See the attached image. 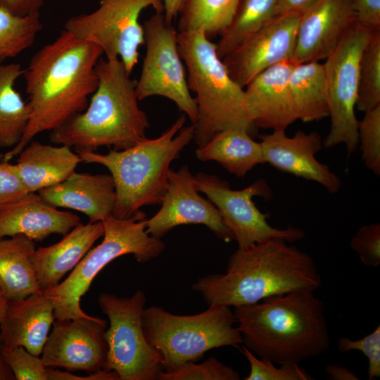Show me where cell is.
Returning a JSON list of instances; mask_svg holds the SVG:
<instances>
[{
	"label": "cell",
	"instance_id": "6da1fadb",
	"mask_svg": "<svg viewBox=\"0 0 380 380\" xmlns=\"http://www.w3.org/2000/svg\"><path fill=\"white\" fill-rule=\"evenodd\" d=\"M103 54L96 44L65 30L34 53L23 74L29 122L20 141L0 156L2 160L9 162L37 135L60 127L87 108L98 86L96 65Z\"/></svg>",
	"mask_w": 380,
	"mask_h": 380
},
{
	"label": "cell",
	"instance_id": "7a4b0ae2",
	"mask_svg": "<svg viewBox=\"0 0 380 380\" xmlns=\"http://www.w3.org/2000/svg\"><path fill=\"white\" fill-rule=\"evenodd\" d=\"M287 241L271 239L230 256L224 274L199 278L191 286L208 305L238 307L272 296L319 289L321 276L312 257Z\"/></svg>",
	"mask_w": 380,
	"mask_h": 380
},
{
	"label": "cell",
	"instance_id": "3957f363",
	"mask_svg": "<svg viewBox=\"0 0 380 380\" xmlns=\"http://www.w3.org/2000/svg\"><path fill=\"white\" fill-rule=\"evenodd\" d=\"M233 312L244 346L260 358L299 365L329 348L324 304L313 290L270 296Z\"/></svg>",
	"mask_w": 380,
	"mask_h": 380
},
{
	"label": "cell",
	"instance_id": "277c9868",
	"mask_svg": "<svg viewBox=\"0 0 380 380\" xmlns=\"http://www.w3.org/2000/svg\"><path fill=\"white\" fill-rule=\"evenodd\" d=\"M99 83L87 108L51 132V142L75 151H117L146 138L149 122L138 104L137 80L119 58H101L96 65Z\"/></svg>",
	"mask_w": 380,
	"mask_h": 380
},
{
	"label": "cell",
	"instance_id": "5b68a950",
	"mask_svg": "<svg viewBox=\"0 0 380 380\" xmlns=\"http://www.w3.org/2000/svg\"><path fill=\"white\" fill-rule=\"evenodd\" d=\"M185 122L184 114L159 137L146 138L125 150L110 148L106 154L75 151L82 162L100 164L109 170L115 189L114 217L127 218L144 206L161 204L170 165L194 138V125L183 128Z\"/></svg>",
	"mask_w": 380,
	"mask_h": 380
},
{
	"label": "cell",
	"instance_id": "8992f818",
	"mask_svg": "<svg viewBox=\"0 0 380 380\" xmlns=\"http://www.w3.org/2000/svg\"><path fill=\"white\" fill-rule=\"evenodd\" d=\"M177 40L189 88L196 93L198 119L193 124V139L198 147L227 129H245L253 137L257 127L249 114L245 90L229 75L216 44L201 30L178 32Z\"/></svg>",
	"mask_w": 380,
	"mask_h": 380
},
{
	"label": "cell",
	"instance_id": "52a82bcc",
	"mask_svg": "<svg viewBox=\"0 0 380 380\" xmlns=\"http://www.w3.org/2000/svg\"><path fill=\"white\" fill-rule=\"evenodd\" d=\"M146 219V214L139 210L127 218L110 215L103 221L101 243L87 252L63 281L43 291L53 304L55 319L90 317L82 310L80 300L99 272L113 260L132 254L137 262L145 263L164 251L165 245L161 239L147 233Z\"/></svg>",
	"mask_w": 380,
	"mask_h": 380
},
{
	"label": "cell",
	"instance_id": "ba28073f",
	"mask_svg": "<svg viewBox=\"0 0 380 380\" xmlns=\"http://www.w3.org/2000/svg\"><path fill=\"white\" fill-rule=\"evenodd\" d=\"M208 306L204 312L191 315H174L158 306L144 308V332L160 355L162 371L196 362L211 349L243 343L230 307Z\"/></svg>",
	"mask_w": 380,
	"mask_h": 380
},
{
	"label": "cell",
	"instance_id": "9c48e42d",
	"mask_svg": "<svg viewBox=\"0 0 380 380\" xmlns=\"http://www.w3.org/2000/svg\"><path fill=\"white\" fill-rule=\"evenodd\" d=\"M146 301L141 290L130 297L103 293L98 299L109 320L106 369L116 372L120 380H158L162 371L160 355L148 342L143 329Z\"/></svg>",
	"mask_w": 380,
	"mask_h": 380
},
{
	"label": "cell",
	"instance_id": "30bf717a",
	"mask_svg": "<svg viewBox=\"0 0 380 380\" xmlns=\"http://www.w3.org/2000/svg\"><path fill=\"white\" fill-rule=\"evenodd\" d=\"M372 30L353 23L323 63L330 118V129L323 147L343 144L347 154L358 146L355 109L357 99L359 65Z\"/></svg>",
	"mask_w": 380,
	"mask_h": 380
},
{
	"label": "cell",
	"instance_id": "8fae6325",
	"mask_svg": "<svg viewBox=\"0 0 380 380\" xmlns=\"http://www.w3.org/2000/svg\"><path fill=\"white\" fill-rule=\"evenodd\" d=\"M99 7L89 13L70 18L64 30L75 37L98 45L106 58H119L132 73L144 44L141 12L151 7L163 13L162 0H98Z\"/></svg>",
	"mask_w": 380,
	"mask_h": 380
},
{
	"label": "cell",
	"instance_id": "7c38bea8",
	"mask_svg": "<svg viewBox=\"0 0 380 380\" xmlns=\"http://www.w3.org/2000/svg\"><path fill=\"white\" fill-rule=\"evenodd\" d=\"M198 192L204 194L219 211L227 227L234 235L239 249L275 239L289 243L302 239L301 229L288 226L278 229L267 221V215L255 205L253 198L265 200L272 197V191L265 179H258L244 189H232L228 182L215 175L199 172L194 175Z\"/></svg>",
	"mask_w": 380,
	"mask_h": 380
},
{
	"label": "cell",
	"instance_id": "4fadbf2b",
	"mask_svg": "<svg viewBox=\"0 0 380 380\" xmlns=\"http://www.w3.org/2000/svg\"><path fill=\"white\" fill-rule=\"evenodd\" d=\"M146 51L136 92L139 101L153 96L174 102L196 123L198 110L190 93L186 70L178 48V32L163 13H156L143 23Z\"/></svg>",
	"mask_w": 380,
	"mask_h": 380
},
{
	"label": "cell",
	"instance_id": "5bb4252c",
	"mask_svg": "<svg viewBox=\"0 0 380 380\" xmlns=\"http://www.w3.org/2000/svg\"><path fill=\"white\" fill-rule=\"evenodd\" d=\"M52 326L41 354L46 367L89 373L106 369V320L93 316L77 319H55Z\"/></svg>",
	"mask_w": 380,
	"mask_h": 380
},
{
	"label": "cell",
	"instance_id": "9a60e30c",
	"mask_svg": "<svg viewBox=\"0 0 380 380\" xmlns=\"http://www.w3.org/2000/svg\"><path fill=\"white\" fill-rule=\"evenodd\" d=\"M160 205L152 217L146 219V232L153 236L162 239L180 225L203 224L219 239L226 242L234 240L214 204L199 195L194 175L186 165L177 171L170 170Z\"/></svg>",
	"mask_w": 380,
	"mask_h": 380
},
{
	"label": "cell",
	"instance_id": "2e32d148",
	"mask_svg": "<svg viewBox=\"0 0 380 380\" xmlns=\"http://www.w3.org/2000/svg\"><path fill=\"white\" fill-rule=\"evenodd\" d=\"M301 14L277 15L239 47L222 58L232 78L244 88L265 69L291 60Z\"/></svg>",
	"mask_w": 380,
	"mask_h": 380
},
{
	"label": "cell",
	"instance_id": "e0dca14e",
	"mask_svg": "<svg viewBox=\"0 0 380 380\" xmlns=\"http://www.w3.org/2000/svg\"><path fill=\"white\" fill-rule=\"evenodd\" d=\"M265 163L279 171L322 185L329 193L336 194L341 180L329 167L316 158L323 148L317 132L297 131L293 137L286 130H274L260 137Z\"/></svg>",
	"mask_w": 380,
	"mask_h": 380
},
{
	"label": "cell",
	"instance_id": "ac0fdd59",
	"mask_svg": "<svg viewBox=\"0 0 380 380\" xmlns=\"http://www.w3.org/2000/svg\"><path fill=\"white\" fill-rule=\"evenodd\" d=\"M354 23L350 0H319L300 15L291 60L325 59Z\"/></svg>",
	"mask_w": 380,
	"mask_h": 380
},
{
	"label": "cell",
	"instance_id": "d6986e66",
	"mask_svg": "<svg viewBox=\"0 0 380 380\" xmlns=\"http://www.w3.org/2000/svg\"><path fill=\"white\" fill-rule=\"evenodd\" d=\"M294 64L287 60L272 65L245 87L249 114L257 128L286 130L298 120L289 84Z\"/></svg>",
	"mask_w": 380,
	"mask_h": 380
},
{
	"label": "cell",
	"instance_id": "ffe728a7",
	"mask_svg": "<svg viewBox=\"0 0 380 380\" xmlns=\"http://www.w3.org/2000/svg\"><path fill=\"white\" fill-rule=\"evenodd\" d=\"M80 222L78 215L58 210L37 192L28 193L0 208V239L23 234L42 241L53 234L64 236Z\"/></svg>",
	"mask_w": 380,
	"mask_h": 380
},
{
	"label": "cell",
	"instance_id": "44dd1931",
	"mask_svg": "<svg viewBox=\"0 0 380 380\" xmlns=\"http://www.w3.org/2000/svg\"><path fill=\"white\" fill-rule=\"evenodd\" d=\"M37 194L56 208L84 213L91 222H103L112 215L115 203V184L110 174L75 172L65 180Z\"/></svg>",
	"mask_w": 380,
	"mask_h": 380
},
{
	"label": "cell",
	"instance_id": "7402d4cb",
	"mask_svg": "<svg viewBox=\"0 0 380 380\" xmlns=\"http://www.w3.org/2000/svg\"><path fill=\"white\" fill-rule=\"evenodd\" d=\"M55 320L53 306L43 293L8 300L0 324V339L6 348L23 346L39 356Z\"/></svg>",
	"mask_w": 380,
	"mask_h": 380
},
{
	"label": "cell",
	"instance_id": "603a6c76",
	"mask_svg": "<svg viewBox=\"0 0 380 380\" xmlns=\"http://www.w3.org/2000/svg\"><path fill=\"white\" fill-rule=\"evenodd\" d=\"M103 234L101 221L80 222L58 242L35 249L32 261L42 291L58 285Z\"/></svg>",
	"mask_w": 380,
	"mask_h": 380
},
{
	"label": "cell",
	"instance_id": "cb8c5ba5",
	"mask_svg": "<svg viewBox=\"0 0 380 380\" xmlns=\"http://www.w3.org/2000/svg\"><path fill=\"white\" fill-rule=\"evenodd\" d=\"M18 156L15 165L29 193L65 180L82 162L78 153L68 146H52L33 140Z\"/></svg>",
	"mask_w": 380,
	"mask_h": 380
},
{
	"label": "cell",
	"instance_id": "d4e9b609",
	"mask_svg": "<svg viewBox=\"0 0 380 380\" xmlns=\"http://www.w3.org/2000/svg\"><path fill=\"white\" fill-rule=\"evenodd\" d=\"M201 161H216L228 172L243 177L256 165L265 163L260 141L245 129L232 128L215 134L196 150Z\"/></svg>",
	"mask_w": 380,
	"mask_h": 380
},
{
	"label": "cell",
	"instance_id": "484cf974",
	"mask_svg": "<svg viewBox=\"0 0 380 380\" xmlns=\"http://www.w3.org/2000/svg\"><path fill=\"white\" fill-rule=\"evenodd\" d=\"M35 249L23 234L0 239V287L8 300L43 293L32 261Z\"/></svg>",
	"mask_w": 380,
	"mask_h": 380
},
{
	"label": "cell",
	"instance_id": "4316f807",
	"mask_svg": "<svg viewBox=\"0 0 380 380\" xmlns=\"http://www.w3.org/2000/svg\"><path fill=\"white\" fill-rule=\"evenodd\" d=\"M289 84L298 120L310 122L329 117L323 64L316 61L295 63Z\"/></svg>",
	"mask_w": 380,
	"mask_h": 380
},
{
	"label": "cell",
	"instance_id": "83f0119b",
	"mask_svg": "<svg viewBox=\"0 0 380 380\" xmlns=\"http://www.w3.org/2000/svg\"><path fill=\"white\" fill-rule=\"evenodd\" d=\"M24 69L20 63L0 65V147L13 148L27 128L30 109L15 87Z\"/></svg>",
	"mask_w": 380,
	"mask_h": 380
},
{
	"label": "cell",
	"instance_id": "f1b7e54d",
	"mask_svg": "<svg viewBox=\"0 0 380 380\" xmlns=\"http://www.w3.org/2000/svg\"><path fill=\"white\" fill-rule=\"evenodd\" d=\"M277 0H240L236 13L216 44L222 58L260 32L276 16Z\"/></svg>",
	"mask_w": 380,
	"mask_h": 380
},
{
	"label": "cell",
	"instance_id": "f546056e",
	"mask_svg": "<svg viewBox=\"0 0 380 380\" xmlns=\"http://www.w3.org/2000/svg\"><path fill=\"white\" fill-rule=\"evenodd\" d=\"M240 0H186L179 32L203 31L208 38L221 34L231 23Z\"/></svg>",
	"mask_w": 380,
	"mask_h": 380
},
{
	"label": "cell",
	"instance_id": "4dcf8cb0",
	"mask_svg": "<svg viewBox=\"0 0 380 380\" xmlns=\"http://www.w3.org/2000/svg\"><path fill=\"white\" fill-rule=\"evenodd\" d=\"M42 28L39 13L20 16L0 6V63L30 48Z\"/></svg>",
	"mask_w": 380,
	"mask_h": 380
},
{
	"label": "cell",
	"instance_id": "1f68e13d",
	"mask_svg": "<svg viewBox=\"0 0 380 380\" xmlns=\"http://www.w3.org/2000/svg\"><path fill=\"white\" fill-rule=\"evenodd\" d=\"M380 105V30H372L360 61L356 108L362 112Z\"/></svg>",
	"mask_w": 380,
	"mask_h": 380
},
{
	"label": "cell",
	"instance_id": "d6a6232c",
	"mask_svg": "<svg viewBox=\"0 0 380 380\" xmlns=\"http://www.w3.org/2000/svg\"><path fill=\"white\" fill-rule=\"evenodd\" d=\"M358 146L367 169L380 175V105L364 112L357 122Z\"/></svg>",
	"mask_w": 380,
	"mask_h": 380
},
{
	"label": "cell",
	"instance_id": "836d02e7",
	"mask_svg": "<svg viewBox=\"0 0 380 380\" xmlns=\"http://www.w3.org/2000/svg\"><path fill=\"white\" fill-rule=\"evenodd\" d=\"M238 372L215 357L202 363H185L170 371H161L158 380H239Z\"/></svg>",
	"mask_w": 380,
	"mask_h": 380
},
{
	"label": "cell",
	"instance_id": "e575fe53",
	"mask_svg": "<svg viewBox=\"0 0 380 380\" xmlns=\"http://www.w3.org/2000/svg\"><path fill=\"white\" fill-rule=\"evenodd\" d=\"M250 364L251 371L246 380H309L312 378L298 364L275 363L257 357L244 346L241 350Z\"/></svg>",
	"mask_w": 380,
	"mask_h": 380
},
{
	"label": "cell",
	"instance_id": "d590c367",
	"mask_svg": "<svg viewBox=\"0 0 380 380\" xmlns=\"http://www.w3.org/2000/svg\"><path fill=\"white\" fill-rule=\"evenodd\" d=\"M1 353L15 380H49L46 367L39 356L31 354L24 347L2 346Z\"/></svg>",
	"mask_w": 380,
	"mask_h": 380
},
{
	"label": "cell",
	"instance_id": "8d00e7d4",
	"mask_svg": "<svg viewBox=\"0 0 380 380\" xmlns=\"http://www.w3.org/2000/svg\"><path fill=\"white\" fill-rule=\"evenodd\" d=\"M338 350L341 353H348L352 350L362 352L367 358L368 379L374 380L380 377V326L358 340H352L347 337L341 338L337 343Z\"/></svg>",
	"mask_w": 380,
	"mask_h": 380
},
{
	"label": "cell",
	"instance_id": "74e56055",
	"mask_svg": "<svg viewBox=\"0 0 380 380\" xmlns=\"http://www.w3.org/2000/svg\"><path fill=\"white\" fill-rule=\"evenodd\" d=\"M350 246L360 261L368 267L380 264V224L362 225L353 237Z\"/></svg>",
	"mask_w": 380,
	"mask_h": 380
},
{
	"label": "cell",
	"instance_id": "f35d334b",
	"mask_svg": "<svg viewBox=\"0 0 380 380\" xmlns=\"http://www.w3.org/2000/svg\"><path fill=\"white\" fill-rule=\"evenodd\" d=\"M15 165L0 160V208L28 194Z\"/></svg>",
	"mask_w": 380,
	"mask_h": 380
},
{
	"label": "cell",
	"instance_id": "ab89813d",
	"mask_svg": "<svg viewBox=\"0 0 380 380\" xmlns=\"http://www.w3.org/2000/svg\"><path fill=\"white\" fill-rule=\"evenodd\" d=\"M357 25L369 30H380V0H350Z\"/></svg>",
	"mask_w": 380,
	"mask_h": 380
},
{
	"label": "cell",
	"instance_id": "60d3db41",
	"mask_svg": "<svg viewBox=\"0 0 380 380\" xmlns=\"http://www.w3.org/2000/svg\"><path fill=\"white\" fill-rule=\"evenodd\" d=\"M49 380H120L118 373L113 370L101 369L91 373L87 376L74 375L68 372H62L46 367Z\"/></svg>",
	"mask_w": 380,
	"mask_h": 380
},
{
	"label": "cell",
	"instance_id": "b9f144b4",
	"mask_svg": "<svg viewBox=\"0 0 380 380\" xmlns=\"http://www.w3.org/2000/svg\"><path fill=\"white\" fill-rule=\"evenodd\" d=\"M44 0H0V6L14 15L25 16L39 13Z\"/></svg>",
	"mask_w": 380,
	"mask_h": 380
},
{
	"label": "cell",
	"instance_id": "7bdbcfd3",
	"mask_svg": "<svg viewBox=\"0 0 380 380\" xmlns=\"http://www.w3.org/2000/svg\"><path fill=\"white\" fill-rule=\"evenodd\" d=\"M319 0H277L276 15L296 13L302 14Z\"/></svg>",
	"mask_w": 380,
	"mask_h": 380
},
{
	"label": "cell",
	"instance_id": "ee69618b",
	"mask_svg": "<svg viewBox=\"0 0 380 380\" xmlns=\"http://www.w3.org/2000/svg\"><path fill=\"white\" fill-rule=\"evenodd\" d=\"M326 373L332 380H358L359 378L347 367L339 365H328L326 367Z\"/></svg>",
	"mask_w": 380,
	"mask_h": 380
},
{
	"label": "cell",
	"instance_id": "f6af8a7d",
	"mask_svg": "<svg viewBox=\"0 0 380 380\" xmlns=\"http://www.w3.org/2000/svg\"><path fill=\"white\" fill-rule=\"evenodd\" d=\"M162 1L165 20L167 23L172 24L173 20L180 13L186 0H162Z\"/></svg>",
	"mask_w": 380,
	"mask_h": 380
},
{
	"label": "cell",
	"instance_id": "bcb514c9",
	"mask_svg": "<svg viewBox=\"0 0 380 380\" xmlns=\"http://www.w3.org/2000/svg\"><path fill=\"white\" fill-rule=\"evenodd\" d=\"M1 348L2 343L0 339V380H15L12 371L3 357Z\"/></svg>",
	"mask_w": 380,
	"mask_h": 380
},
{
	"label": "cell",
	"instance_id": "7dc6e473",
	"mask_svg": "<svg viewBox=\"0 0 380 380\" xmlns=\"http://www.w3.org/2000/svg\"><path fill=\"white\" fill-rule=\"evenodd\" d=\"M8 303V299L0 287V324L4 317Z\"/></svg>",
	"mask_w": 380,
	"mask_h": 380
}]
</instances>
